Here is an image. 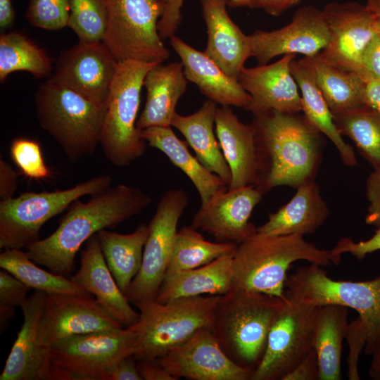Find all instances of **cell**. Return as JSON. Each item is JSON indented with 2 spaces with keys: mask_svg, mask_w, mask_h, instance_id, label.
Returning a JSON list of instances; mask_svg holds the SVG:
<instances>
[{
  "mask_svg": "<svg viewBox=\"0 0 380 380\" xmlns=\"http://www.w3.org/2000/svg\"><path fill=\"white\" fill-rule=\"evenodd\" d=\"M18 175L5 160L0 159V198L6 200L14 197L18 187Z\"/></svg>",
  "mask_w": 380,
  "mask_h": 380,
  "instance_id": "50",
  "label": "cell"
},
{
  "mask_svg": "<svg viewBox=\"0 0 380 380\" xmlns=\"http://www.w3.org/2000/svg\"><path fill=\"white\" fill-rule=\"evenodd\" d=\"M286 300V296L281 298L238 289L220 296L212 330L225 354L254 372L264 355L272 325Z\"/></svg>",
  "mask_w": 380,
  "mask_h": 380,
  "instance_id": "4",
  "label": "cell"
},
{
  "mask_svg": "<svg viewBox=\"0 0 380 380\" xmlns=\"http://www.w3.org/2000/svg\"><path fill=\"white\" fill-rule=\"evenodd\" d=\"M12 160L20 173L30 179H49L52 172L46 165L40 144L28 137H17L10 146Z\"/></svg>",
  "mask_w": 380,
  "mask_h": 380,
  "instance_id": "40",
  "label": "cell"
},
{
  "mask_svg": "<svg viewBox=\"0 0 380 380\" xmlns=\"http://www.w3.org/2000/svg\"><path fill=\"white\" fill-rule=\"evenodd\" d=\"M297 260L320 266L338 265L330 250L321 249L303 235L255 232L237 244L232 260L233 289L286 298L287 271Z\"/></svg>",
  "mask_w": 380,
  "mask_h": 380,
  "instance_id": "3",
  "label": "cell"
},
{
  "mask_svg": "<svg viewBox=\"0 0 380 380\" xmlns=\"http://www.w3.org/2000/svg\"><path fill=\"white\" fill-rule=\"evenodd\" d=\"M251 125L260 159L255 187L263 194L279 186L297 189L315 180L324 135L304 115L270 110L254 114Z\"/></svg>",
  "mask_w": 380,
  "mask_h": 380,
  "instance_id": "2",
  "label": "cell"
},
{
  "mask_svg": "<svg viewBox=\"0 0 380 380\" xmlns=\"http://www.w3.org/2000/svg\"><path fill=\"white\" fill-rule=\"evenodd\" d=\"M186 84L182 62L167 65L161 63L150 70L144 81L146 101L137 127L141 130L151 127H171L176 106Z\"/></svg>",
  "mask_w": 380,
  "mask_h": 380,
  "instance_id": "27",
  "label": "cell"
},
{
  "mask_svg": "<svg viewBox=\"0 0 380 380\" xmlns=\"http://www.w3.org/2000/svg\"><path fill=\"white\" fill-rule=\"evenodd\" d=\"M170 44L181 59L187 80L217 104L246 108L250 95L238 79L226 74L205 52L199 51L178 37L170 38Z\"/></svg>",
  "mask_w": 380,
  "mask_h": 380,
  "instance_id": "25",
  "label": "cell"
},
{
  "mask_svg": "<svg viewBox=\"0 0 380 380\" xmlns=\"http://www.w3.org/2000/svg\"><path fill=\"white\" fill-rule=\"evenodd\" d=\"M158 1H160V0H158Z\"/></svg>",
  "mask_w": 380,
  "mask_h": 380,
  "instance_id": "59",
  "label": "cell"
},
{
  "mask_svg": "<svg viewBox=\"0 0 380 380\" xmlns=\"http://www.w3.org/2000/svg\"><path fill=\"white\" fill-rule=\"evenodd\" d=\"M90 295L48 294L40 323L43 346L69 336L123 328Z\"/></svg>",
  "mask_w": 380,
  "mask_h": 380,
  "instance_id": "18",
  "label": "cell"
},
{
  "mask_svg": "<svg viewBox=\"0 0 380 380\" xmlns=\"http://www.w3.org/2000/svg\"><path fill=\"white\" fill-rule=\"evenodd\" d=\"M333 115L365 105V80L359 73L323 58L303 57Z\"/></svg>",
  "mask_w": 380,
  "mask_h": 380,
  "instance_id": "33",
  "label": "cell"
},
{
  "mask_svg": "<svg viewBox=\"0 0 380 380\" xmlns=\"http://www.w3.org/2000/svg\"><path fill=\"white\" fill-rule=\"evenodd\" d=\"M148 233V224H141L129 234L107 229L96 234L106 264L125 295L141 268Z\"/></svg>",
  "mask_w": 380,
  "mask_h": 380,
  "instance_id": "34",
  "label": "cell"
},
{
  "mask_svg": "<svg viewBox=\"0 0 380 380\" xmlns=\"http://www.w3.org/2000/svg\"><path fill=\"white\" fill-rule=\"evenodd\" d=\"M377 27L379 30L380 31V16L379 17L377 16Z\"/></svg>",
  "mask_w": 380,
  "mask_h": 380,
  "instance_id": "58",
  "label": "cell"
},
{
  "mask_svg": "<svg viewBox=\"0 0 380 380\" xmlns=\"http://www.w3.org/2000/svg\"><path fill=\"white\" fill-rule=\"evenodd\" d=\"M37 118L70 163L93 154L100 143L106 103L92 101L51 78L34 96Z\"/></svg>",
  "mask_w": 380,
  "mask_h": 380,
  "instance_id": "5",
  "label": "cell"
},
{
  "mask_svg": "<svg viewBox=\"0 0 380 380\" xmlns=\"http://www.w3.org/2000/svg\"><path fill=\"white\" fill-rule=\"evenodd\" d=\"M106 26L102 42L118 62L163 63L170 52L158 33L163 6L158 0H103Z\"/></svg>",
  "mask_w": 380,
  "mask_h": 380,
  "instance_id": "10",
  "label": "cell"
},
{
  "mask_svg": "<svg viewBox=\"0 0 380 380\" xmlns=\"http://www.w3.org/2000/svg\"><path fill=\"white\" fill-rule=\"evenodd\" d=\"M0 267L35 291L47 294L90 295L72 279L39 267L22 249H4L0 254Z\"/></svg>",
  "mask_w": 380,
  "mask_h": 380,
  "instance_id": "36",
  "label": "cell"
},
{
  "mask_svg": "<svg viewBox=\"0 0 380 380\" xmlns=\"http://www.w3.org/2000/svg\"><path fill=\"white\" fill-rule=\"evenodd\" d=\"M302 0H252L253 8H260L273 16H279Z\"/></svg>",
  "mask_w": 380,
  "mask_h": 380,
  "instance_id": "52",
  "label": "cell"
},
{
  "mask_svg": "<svg viewBox=\"0 0 380 380\" xmlns=\"http://www.w3.org/2000/svg\"><path fill=\"white\" fill-rule=\"evenodd\" d=\"M186 193L181 189L165 191L148 224L141 268L126 296L134 306L154 300L165 277L179 220L188 205Z\"/></svg>",
  "mask_w": 380,
  "mask_h": 380,
  "instance_id": "12",
  "label": "cell"
},
{
  "mask_svg": "<svg viewBox=\"0 0 380 380\" xmlns=\"http://www.w3.org/2000/svg\"><path fill=\"white\" fill-rule=\"evenodd\" d=\"M143 139L151 147L163 152L172 164L191 181L201 199L200 207L228 189L227 184L217 175L206 169L180 140L171 127H151L141 129Z\"/></svg>",
  "mask_w": 380,
  "mask_h": 380,
  "instance_id": "30",
  "label": "cell"
},
{
  "mask_svg": "<svg viewBox=\"0 0 380 380\" xmlns=\"http://www.w3.org/2000/svg\"><path fill=\"white\" fill-rule=\"evenodd\" d=\"M282 380H319V365L312 348Z\"/></svg>",
  "mask_w": 380,
  "mask_h": 380,
  "instance_id": "48",
  "label": "cell"
},
{
  "mask_svg": "<svg viewBox=\"0 0 380 380\" xmlns=\"http://www.w3.org/2000/svg\"><path fill=\"white\" fill-rule=\"evenodd\" d=\"M15 13L11 0H0V27L11 28L15 22Z\"/></svg>",
  "mask_w": 380,
  "mask_h": 380,
  "instance_id": "54",
  "label": "cell"
},
{
  "mask_svg": "<svg viewBox=\"0 0 380 380\" xmlns=\"http://www.w3.org/2000/svg\"><path fill=\"white\" fill-rule=\"evenodd\" d=\"M69 0H29L25 16L34 27L57 30L68 26Z\"/></svg>",
  "mask_w": 380,
  "mask_h": 380,
  "instance_id": "41",
  "label": "cell"
},
{
  "mask_svg": "<svg viewBox=\"0 0 380 380\" xmlns=\"http://www.w3.org/2000/svg\"><path fill=\"white\" fill-rule=\"evenodd\" d=\"M184 0H160L162 15L158 23V33L162 39L175 35L182 20L181 9ZM230 8L248 7L253 8L252 0H227Z\"/></svg>",
  "mask_w": 380,
  "mask_h": 380,
  "instance_id": "42",
  "label": "cell"
},
{
  "mask_svg": "<svg viewBox=\"0 0 380 380\" xmlns=\"http://www.w3.org/2000/svg\"><path fill=\"white\" fill-rule=\"evenodd\" d=\"M380 250V227L375 230L374 235L365 241L355 242L348 237L338 240L331 249L333 255L341 258L343 253H350L359 260L364 259L368 254Z\"/></svg>",
  "mask_w": 380,
  "mask_h": 380,
  "instance_id": "45",
  "label": "cell"
},
{
  "mask_svg": "<svg viewBox=\"0 0 380 380\" xmlns=\"http://www.w3.org/2000/svg\"><path fill=\"white\" fill-rule=\"evenodd\" d=\"M322 267H298L286 278V293L314 306L339 305L357 311L367 334L364 352L372 355L380 343V275L365 281L334 280Z\"/></svg>",
  "mask_w": 380,
  "mask_h": 380,
  "instance_id": "8",
  "label": "cell"
},
{
  "mask_svg": "<svg viewBox=\"0 0 380 380\" xmlns=\"http://www.w3.org/2000/svg\"><path fill=\"white\" fill-rule=\"evenodd\" d=\"M236 246L209 241L193 225L182 227L176 234L166 274L207 265L234 251Z\"/></svg>",
  "mask_w": 380,
  "mask_h": 380,
  "instance_id": "38",
  "label": "cell"
},
{
  "mask_svg": "<svg viewBox=\"0 0 380 380\" xmlns=\"http://www.w3.org/2000/svg\"><path fill=\"white\" fill-rule=\"evenodd\" d=\"M71 279L89 294L122 327L136 324L139 313L131 306L109 270L96 235L91 236L80 254V265Z\"/></svg>",
  "mask_w": 380,
  "mask_h": 380,
  "instance_id": "23",
  "label": "cell"
},
{
  "mask_svg": "<svg viewBox=\"0 0 380 380\" xmlns=\"http://www.w3.org/2000/svg\"><path fill=\"white\" fill-rule=\"evenodd\" d=\"M135 326L75 335L51 348L49 380H105L109 368L120 359L134 355Z\"/></svg>",
  "mask_w": 380,
  "mask_h": 380,
  "instance_id": "11",
  "label": "cell"
},
{
  "mask_svg": "<svg viewBox=\"0 0 380 380\" xmlns=\"http://www.w3.org/2000/svg\"><path fill=\"white\" fill-rule=\"evenodd\" d=\"M340 134L349 137L372 166L380 167V115L363 105L333 115Z\"/></svg>",
  "mask_w": 380,
  "mask_h": 380,
  "instance_id": "37",
  "label": "cell"
},
{
  "mask_svg": "<svg viewBox=\"0 0 380 380\" xmlns=\"http://www.w3.org/2000/svg\"><path fill=\"white\" fill-rule=\"evenodd\" d=\"M346 339L348 347L347 376L349 380H359L358 362L367 341V330L359 317L348 323Z\"/></svg>",
  "mask_w": 380,
  "mask_h": 380,
  "instance_id": "43",
  "label": "cell"
},
{
  "mask_svg": "<svg viewBox=\"0 0 380 380\" xmlns=\"http://www.w3.org/2000/svg\"><path fill=\"white\" fill-rule=\"evenodd\" d=\"M217 103L208 99L189 115L175 113L171 127L179 131L192 148L196 158L209 171L218 175L229 186L232 175L215 136Z\"/></svg>",
  "mask_w": 380,
  "mask_h": 380,
  "instance_id": "29",
  "label": "cell"
},
{
  "mask_svg": "<svg viewBox=\"0 0 380 380\" xmlns=\"http://www.w3.org/2000/svg\"><path fill=\"white\" fill-rule=\"evenodd\" d=\"M330 214L315 180L297 188L293 198L277 211L269 214L267 221L257 227L265 235L311 234L327 220Z\"/></svg>",
  "mask_w": 380,
  "mask_h": 380,
  "instance_id": "26",
  "label": "cell"
},
{
  "mask_svg": "<svg viewBox=\"0 0 380 380\" xmlns=\"http://www.w3.org/2000/svg\"><path fill=\"white\" fill-rule=\"evenodd\" d=\"M251 56L259 65L267 64L281 55L302 54L312 57L327 45L329 31L322 10L305 6L293 14L291 21L272 31L257 30L249 35Z\"/></svg>",
  "mask_w": 380,
  "mask_h": 380,
  "instance_id": "17",
  "label": "cell"
},
{
  "mask_svg": "<svg viewBox=\"0 0 380 380\" xmlns=\"http://www.w3.org/2000/svg\"><path fill=\"white\" fill-rule=\"evenodd\" d=\"M133 355L122 357L108 370L105 380H141Z\"/></svg>",
  "mask_w": 380,
  "mask_h": 380,
  "instance_id": "49",
  "label": "cell"
},
{
  "mask_svg": "<svg viewBox=\"0 0 380 380\" xmlns=\"http://www.w3.org/2000/svg\"><path fill=\"white\" fill-rule=\"evenodd\" d=\"M206 25L208 41L205 53L226 74L234 78L251 56L249 35L232 20L227 0H200Z\"/></svg>",
  "mask_w": 380,
  "mask_h": 380,
  "instance_id": "24",
  "label": "cell"
},
{
  "mask_svg": "<svg viewBox=\"0 0 380 380\" xmlns=\"http://www.w3.org/2000/svg\"><path fill=\"white\" fill-rule=\"evenodd\" d=\"M156 360L177 379L251 380L253 374L225 354L209 327L199 329Z\"/></svg>",
  "mask_w": 380,
  "mask_h": 380,
  "instance_id": "14",
  "label": "cell"
},
{
  "mask_svg": "<svg viewBox=\"0 0 380 380\" xmlns=\"http://www.w3.org/2000/svg\"><path fill=\"white\" fill-rule=\"evenodd\" d=\"M30 289L8 271H0V305L12 308L21 307L27 300Z\"/></svg>",
  "mask_w": 380,
  "mask_h": 380,
  "instance_id": "44",
  "label": "cell"
},
{
  "mask_svg": "<svg viewBox=\"0 0 380 380\" xmlns=\"http://www.w3.org/2000/svg\"><path fill=\"white\" fill-rule=\"evenodd\" d=\"M369 375L372 379L380 380V343L372 354Z\"/></svg>",
  "mask_w": 380,
  "mask_h": 380,
  "instance_id": "55",
  "label": "cell"
},
{
  "mask_svg": "<svg viewBox=\"0 0 380 380\" xmlns=\"http://www.w3.org/2000/svg\"><path fill=\"white\" fill-rule=\"evenodd\" d=\"M268 334L262 358L251 380H282L313 348L318 306L289 296Z\"/></svg>",
  "mask_w": 380,
  "mask_h": 380,
  "instance_id": "13",
  "label": "cell"
},
{
  "mask_svg": "<svg viewBox=\"0 0 380 380\" xmlns=\"http://www.w3.org/2000/svg\"><path fill=\"white\" fill-rule=\"evenodd\" d=\"M112 177L103 175L69 189L39 193L25 192L0 202V248H27L39 240L42 227L67 210L77 199L110 186Z\"/></svg>",
  "mask_w": 380,
  "mask_h": 380,
  "instance_id": "9",
  "label": "cell"
},
{
  "mask_svg": "<svg viewBox=\"0 0 380 380\" xmlns=\"http://www.w3.org/2000/svg\"><path fill=\"white\" fill-rule=\"evenodd\" d=\"M263 195L253 185L227 189L198 208L192 225L208 233L217 241L239 244L257 232L249 219Z\"/></svg>",
  "mask_w": 380,
  "mask_h": 380,
  "instance_id": "19",
  "label": "cell"
},
{
  "mask_svg": "<svg viewBox=\"0 0 380 380\" xmlns=\"http://www.w3.org/2000/svg\"><path fill=\"white\" fill-rule=\"evenodd\" d=\"M322 11L329 39L319 54L326 61L360 75L363 53L377 31V16L357 2H330Z\"/></svg>",
  "mask_w": 380,
  "mask_h": 380,
  "instance_id": "15",
  "label": "cell"
},
{
  "mask_svg": "<svg viewBox=\"0 0 380 380\" xmlns=\"http://www.w3.org/2000/svg\"><path fill=\"white\" fill-rule=\"evenodd\" d=\"M219 295L179 298L161 303H140L137 348V360H156L205 327L212 328Z\"/></svg>",
  "mask_w": 380,
  "mask_h": 380,
  "instance_id": "7",
  "label": "cell"
},
{
  "mask_svg": "<svg viewBox=\"0 0 380 380\" xmlns=\"http://www.w3.org/2000/svg\"><path fill=\"white\" fill-rule=\"evenodd\" d=\"M290 67L300 91L303 115L333 142L343 164L355 166L357 159L353 148L343 139L310 67L304 58L300 60L294 58Z\"/></svg>",
  "mask_w": 380,
  "mask_h": 380,
  "instance_id": "31",
  "label": "cell"
},
{
  "mask_svg": "<svg viewBox=\"0 0 380 380\" xmlns=\"http://www.w3.org/2000/svg\"><path fill=\"white\" fill-rule=\"evenodd\" d=\"M51 58L45 50L21 31L0 35V82L14 72L25 71L37 78L50 77Z\"/></svg>",
  "mask_w": 380,
  "mask_h": 380,
  "instance_id": "35",
  "label": "cell"
},
{
  "mask_svg": "<svg viewBox=\"0 0 380 380\" xmlns=\"http://www.w3.org/2000/svg\"><path fill=\"white\" fill-rule=\"evenodd\" d=\"M296 56L286 54L270 65L241 69L238 81L251 96L246 110L253 115L270 110L286 113L302 111L299 88L290 67Z\"/></svg>",
  "mask_w": 380,
  "mask_h": 380,
  "instance_id": "21",
  "label": "cell"
},
{
  "mask_svg": "<svg viewBox=\"0 0 380 380\" xmlns=\"http://www.w3.org/2000/svg\"><path fill=\"white\" fill-rule=\"evenodd\" d=\"M348 308L339 305L318 306L313 329V348L319 365V380L341 379V357L346 338Z\"/></svg>",
  "mask_w": 380,
  "mask_h": 380,
  "instance_id": "32",
  "label": "cell"
},
{
  "mask_svg": "<svg viewBox=\"0 0 380 380\" xmlns=\"http://www.w3.org/2000/svg\"><path fill=\"white\" fill-rule=\"evenodd\" d=\"M68 26L80 41H102L106 26L103 0H69Z\"/></svg>",
  "mask_w": 380,
  "mask_h": 380,
  "instance_id": "39",
  "label": "cell"
},
{
  "mask_svg": "<svg viewBox=\"0 0 380 380\" xmlns=\"http://www.w3.org/2000/svg\"><path fill=\"white\" fill-rule=\"evenodd\" d=\"M48 294L35 291L20 307L23 323L6 359L0 380H49L51 350L42 344L40 323Z\"/></svg>",
  "mask_w": 380,
  "mask_h": 380,
  "instance_id": "20",
  "label": "cell"
},
{
  "mask_svg": "<svg viewBox=\"0 0 380 380\" xmlns=\"http://www.w3.org/2000/svg\"><path fill=\"white\" fill-rule=\"evenodd\" d=\"M360 75L366 82L380 80V31L378 27L363 53Z\"/></svg>",
  "mask_w": 380,
  "mask_h": 380,
  "instance_id": "47",
  "label": "cell"
},
{
  "mask_svg": "<svg viewBox=\"0 0 380 380\" xmlns=\"http://www.w3.org/2000/svg\"><path fill=\"white\" fill-rule=\"evenodd\" d=\"M215 129L222 154L230 169L232 179L228 189L255 186L260 159L255 133L251 124L239 120L230 106L217 107Z\"/></svg>",
  "mask_w": 380,
  "mask_h": 380,
  "instance_id": "22",
  "label": "cell"
},
{
  "mask_svg": "<svg viewBox=\"0 0 380 380\" xmlns=\"http://www.w3.org/2000/svg\"><path fill=\"white\" fill-rule=\"evenodd\" d=\"M235 250L203 266L166 274L156 300L165 303L179 298L229 293L233 289Z\"/></svg>",
  "mask_w": 380,
  "mask_h": 380,
  "instance_id": "28",
  "label": "cell"
},
{
  "mask_svg": "<svg viewBox=\"0 0 380 380\" xmlns=\"http://www.w3.org/2000/svg\"><path fill=\"white\" fill-rule=\"evenodd\" d=\"M161 62H119L106 101L99 145L112 165L129 166L141 158L146 142L137 127L141 88L146 74Z\"/></svg>",
  "mask_w": 380,
  "mask_h": 380,
  "instance_id": "6",
  "label": "cell"
},
{
  "mask_svg": "<svg viewBox=\"0 0 380 380\" xmlns=\"http://www.w3.org/2000/svg\"><path fill=\"white\" fill-rule=\"evenodd\" d=\"M137 367L144 380H177L157 360H139Z\"/></svg>",
  "mask_w": 380,
  "mask_h": 380,
  "instance_id": "51",
  "label": "cell"
},
{
  "mask_svg": "<svg viewBox=\"0 0 380 380\" xmlns=\"http://www.w3.org/2000/svg\"><path fill=\"white\" fill-rule=\"evenodd\" d=\"M366 198L369 202L365 222L380 227V167L374 170L366 181Z\"/></svg>",
  "mask_w": 380,
  "mask_h": 380,
  "instance_id": "46",
  "label": "cell"
},
{
  "mask_svg": "<svg viewBox=\"0 0 380 380\" xmlns=\"http://www.w3.org/2000/svg\"><path fill=\"white\" fill-rule=\"evenodd\" d=\"M15 308L0 305L1 331H4L14 315Z\"/></svg>",
  "mask_w": 380,
  "mask_h": 380,
  "instance_id": "56",
  "label": "cell"
},
{
  "mask_svg": "<svg viewBox=\"0 0 380 380\" xmlns=\"http://www.w3.org/2000/svg\"><path fill=\"white\" fill-rule=\"evenodd\" d=\"M152 202L139 187L124 184L91 195L89 200L75 201L49 236L27 248L30 258L49 271L67 276L74 269L82 246L99 231L112 229L140 214Z\"/></svg>",
  "mask_w": 380,
  "mask_h": 380,
  "instance_id": "1",
  "label": "cell"
},
{
  "mask_svg": "<svg viewBox=\"0 0 380 380\" xmlns=\"http://www.w3.org/2000/svg\"><path fill=\"white\" fill-rule=\"evenodd\" d=\"M364 103L380 115V80H372L367 82Z\"/></svg>",
  "mask_w": 380,
  "mask_h": 380,
  "instance_id": "53",
  "label": "cell"
},
{
  "mask_svg": "<svg viewBox=\"0 0 380 380\" xmlns=\"http://www.w3.org/2000/svg\"><path fill=\"white\" fill-rule=\"evenodd\" d=\"M118 61L102 41H80L61 52L51 80L98 103H106Z\"/></svg>",
  "mask_w": 380,
  "mask_h": 380,
  "instance_id": "16",
  "label": "cell"
},
{
  "mask_svg": "<svg viewBox=\"0 0 380 380\" xmlns=\"http://www.w3.org/2000/svg\"><path fill=\"white\" fill-rule=\"evenodd\" d=\"M366 6L376 16H380V0H365Z\"/></svg>",
  "mask_w": 380,
  "mask_h": 380,
  "instance_id": "57",
  "label": "cell"
}]
</instances>
